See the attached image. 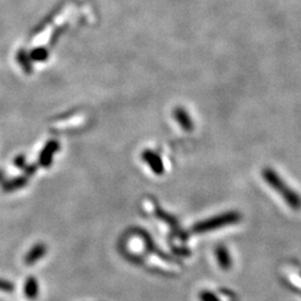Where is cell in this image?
<instances>
[{
    "label": "cell",
    "mask_w": 301,
    "mask_h": 301,
    "mask_svg": "<svg viewBox=\"0 0 301 301\" xmlns=\"http://www.w3.org/2000/svg\"><path fill=\"white\" fill-rule=\"evenodd\" d=\"M263 179L274 190L281 195L286 203L290 207L292 210L299 211L301 210V198L298 193H296L294 190H291L283 180L272 170V168H264L262 172Z\"/></svg>",
    "instance_id": "1"
},
{
    "label": "cell",
    "mask_w": 301,
    "mask_h": 301,
    "mask_svg": "<svg viewBox=\"0 0 301 301\" xmlns=\"http://www.w3.org/2000/svg\"><path fill=\"white\" fill-rule=\"evenodd\" d=\"M240 220H241V215L239 212L235 211L226 212V213L212 216L210 219L196 223L193 227V231L195 233H206V232L213 231L215 229L232 226V224L238 223Z\"/></svg>",
    "instance_id": "2"
},
{
    "label": "cell",
    "mask_w": 301,
    "mask_h": 301,
    "mask_svg": "<svg viewBox=\"0 0 301 301\" xmlns=\"http://www.w3.org/2000/svg\"><path fill=\"white\" fill-rule=\"evenodd\" d=\"M59 150V143L58 140H49L45 147L43 148L42 153L39 155V164L40 166L43 167H49L53 163L54 155L57 153V151Z\"/></svg>",
    "instance_id": "3"
},
{
    "label": "cell",
    "mask_w": 301,
    "mask_h": 301,
    "mask_svg": "<svg viewBox=\"0 0 301 301\" xmlns=\"http://www.w3.org/2000/svg\"><path fill=\"white\" fill-rule=\"evenodd\" d=\"M142 159L144 160V162L151 167L153 173H155L156 175H162L164 173V165L162 160H161L160 156L156 154L155 152L150 150L144 151L142 154Z\"/></svg>",
    "instance_id": "4"
},
{
    "label": "cell",
    "mask_w": 301,
    "mask_h": 301,
    "mask_svg": "<svg viewBox=\"0 0 301 301\" xmlns=\"http://www.w3.org/2000/svg\"><path fill=\"white\" fill-rule=\"evenodd\" d=\"M47 248L44 243H37L27 252L25 255V263L27 266H33L46 255Z\"/></svg>",
    "instance_id": "5"
},
{
    "label": "cell",
    "mask_w": 301,
    "mask_h": 301,
    "mask_svg": "<svg viewBox=\"0 0 301 301\" xmlns=\"http://www.w3.org/2000/svg\"><path fill=\"white\" fill-rule=\"evenodd\" d=\"M215 255L218 259V263L222 270H229L232 266L231 255L229 254L228 249L224 246H218L215 249Z\"/></svg>",
    "instance_id": "6"
},
{
    "label": "cell",
    "mask_w": 301,
    "mask_h": 301,
    "mask_svg": "<svg viewBox=\"0 0 301 301\" xmlns=\"http://www.w3.org/2000/svg\"><path fill=\"white\" fill-rule=\"evenodd\" d=\"M23 292L27 299L34 300L37 298L39 292V283L35 277H28L25 281V287H23Z\"/></svg>",
    "instance_id": "7"
},
{
    "label": "cell",
    "mask_w": 301,
    "mask_h": 301,
    "mask_svg": "<svg viewBox=\"0 0 301 301\" xmlns=\"http://www.w3.org/2000/svg\"><path fill=\"white\" fill-rule=\"evenodd\" d=\"M174 117L184 131L193 130V122H192L191 117L186 113V111H184L183 108H176L174 111Z\"/></svg>",
    "instance_id": "8"
},
{
    "label": "cell",
    "mask_w": 301,
    "mask_h": 301,
    "mask_svg": "<svg viewBox=\"0 0 301 301\" xmlns=\"http://www.w3.org/2000/svg\"><path fill=\"white\" fill-rule=\"evenodd\" d=\"M27 184V176H18L13 180H8L3 183L2 190L6 192H13L23 187Z\"/></svg>",
    "instance_id": "9"
},
{
    "label": "cell",
    "mask_w": 301,
    "mask_h": 301,
    "mask_svg": "<svg viewBox=\"0 0 301 301\" xmlns=\"http://www.w3.org/2000/svg\"><path fill=\"white\" fill-rule=\"evenodd\" d=\"M17 59H18V62H19L20 65H22V67L23 68V69H25L26 73H30V70H31L30 63H27L28 60H29V58L27 57V55H26L25 51H23V50L18 51Z\"/></svg>",
    "instance_id": "10"
},
{
    "label": "cell",
    "mask_w": 301,
    "mask_h": 301,
    "mask_svg": "<svg viewBox=\"0 0 301 301\" xmlns=\"http://www.w3.org/2000/svg\"><path fill=\"white\" fill-rule=\"evenodd\" d=\"M46 51L43 49V48H37V49H34L33 51L30 53V57L31 59L34 60H38V62H40V60H44L46 58Z\"/></svg>",
    "instance_id": "11"
},
{
    "label": "cell",
    "mask_w": 301,
    "mask_h": 301,
    "mask_svg": "<svg viewBox=\"0 0 301 301\" xmlns=\"http://www.w3.org/2000/svg\"><path fill=\"white\" fill-rule=\"evenodd\" d=\"M200 300L201 301H220L218 297H216L213 292L210 291H202L200 294Z\"/></svg>",
    "instance_id": "12"
},
{
    "label": "cell",
    "mask_w": 301,
    "mask_h": 301,
    "mask_svg": "<svg viewBox=\"0 0 301 301\" xmlns=\"http://www.w3.org/2000/svg\"><path fill=\"white\" fill-rule=\"evenodd\" d=\"M15 289L14 283H11L10 281L5 280V279H0V291H6L10 292Z\"/></svg>",
    "instance_id": "13"
},
{
    "label": "cell",
    "mask_w": 301,
    "mask_h": 301,
    "mask_svg": "<svg viewBox=\"0 0 301 301\" xmlns=\"http://www.w3.org/2000/svg\"><path fill=\"white\" fill-rule=\"evenodd\" d=\"M14 163H15V165L17 166V167H19V168H23L26 166V158H25V155H18L17 158L15 159V161H14Z\"/></svg>",
    "instance_id": "14"
},
{
    "label": "cell",
    "mask_w": 301,
    "mask_h": 301,
    "mask_svg": "<svg viewBox=\"0 0 301 301\" xmlns=\"http://www.w3.org/2000/svg\"><path fill=\"white\" fill-rule=\"evenodd\" d=\"M36 170H37V166L35 165V164H33V165H30V166H27L26 167V170H25V172H26V176H28V175H33L35 172H36Z\"/></svg>",
    "instance_id": "15"
},
{
    "label": "cell",
    "mask_w": 301,
    "mask_h": 301,
    "mask_svg": "<svg viewBox=\"0 0 301 301\" xmlns=\"http://www.w3.org/2000/svg\"><path fill=\"white\" fill-rule=\"evenodd\" d=\"M3 180V173L1 171H0V182H1V181Z\"/></svg>",
    "instance_id": "16"
}]
</instances>
